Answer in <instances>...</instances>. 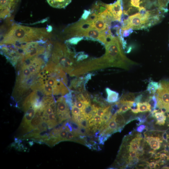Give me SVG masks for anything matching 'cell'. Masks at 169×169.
Here are the masks:
<instances>
[{"label":"cell","instance_id":"obj_21","mask_svg":"<svg viewBox=\"0 0 169 169\" xmlns=\"http://www.w3.org/2000/svg\"><path fill=\"white\" fill-rule=\"evenodd\" d=\"M159 87V83L152 80L150 81L147 86L146 91L150 94H155Z\"/></svg>","mask_w":169,"mask_h":169},{"label":"cell","instance_id":"obj_26","mask_svg":"<svg viewBox=\"0 0 169 169\" xmlns=\"http://www.w3.org/2000/svg\"><path fill=\"white\" fill-rule=\"evenodd\" d=\"M68 131L65 129L64 126V128L59 132L58 136L61 142L66 141Z\"/></svg>","mask_w":169,"mask_h":169},{"label":"cell","instance_id":"obj_46","mask_svg":"<svg viewBox=\"0 0 169 169\" xmlns=\"http://www.w3.org/2000/svg\"></svg>","mask_w":169,"mask_h":169},{"label":"cell","instance_id":"obj_2","mask_svg":"<svg viewBox=\"0 0 169 169\" xmlns=\"http://www.w3.org/2000/svg\"><path fill=\"white\" fill-rule=\"evenodd\" d=\"M50 36L49 29L15 24L4 35L0 44L23 43L47 39Z\"/></svg>","mask_w":169,"mask_h":169},{"label":"cell","instance_id":"obj_31","mask_svg":"<svg viewBox=\"0 0 169 169\" xmlns=\"http://www.w3.org/2000/svg\"><path fill=\"white\" fill-rule=\"evenodd\" d=\"M72 116H76L81 113L80 110L75 105H73L71 110Z\"/></svg>","mask_w":169,"mask_h":169},{"label":"cell","instance_id":"obj_24","mask_svg":"<svg viewBox=\"0 0 169 169\" xmlns=\"http://www.w3.org/2000/svg\"><path fill=\"white\" fill-rule=\"evenodd\" d=\"M66 102L69 106L70 110L73 106L72 91L69 89V92L64 96Z\"/></svg>","mask_w":169,"mask_h":169},{"label":"cell","instance_id":"obj_16","mask_svg":"<svg viewBox=\"0 0 169 169\" xmlns=\"http://www.w3.org/2000/svg\"><path fill=\"white\" fill-rule=\"evenodd\" d=\"M51 7L57 8H64L68 5L72 0H46Z\"/></svg>","mask_w":169,"mask_h":169},{"label":"cell","instance_id":"obj_5","mask_svg":"<svg viewBox=\"0 0 169 169\" xmlns=\"http://www.w3.org/2000/svg\"><path fill=\"white\" fill-rule=\"evenodd\" d=\"M155 95L157 100V107L163 112L169 113V80L160 81Z\"/></svg>","mask_w":169,"mask_h":169},{"label":"cell","instance_id":"obj_12","mask_svg":"<svg viewBox=\"0 0 169 169\" xmlns=\"http://www.w3.org/2000/svg\"><path fill=\"white\" fill-rule=\"evenodd\" d=\"M74 92H81L86 90L84 84V76L77 77L72 79L69 87Z\"/></svg>","mask_w":169,"mask_h":169},{"label":"cell","instance_id":"obj_45","mask_svg":"<svg viewBox=\"0 0 169 169\" xmlns=\"http://www.w3.org/2000/svg\"><path fill=\"white\" fill-rule=\"evenodd\" d=\"M168 126H169V124L168 125Z\"/></svg>","mask_w":169,"mask_h":169},{"label":"cell","instance_id":"obj_14","mask_svg":"<svg viewBox=\"0 0 169 169\" xmlns=\"http://www.w3.org/2000/svg\"><path fill=\"white\" fill-rule=\"evenodd\" d=\"M145 140L150 147L155 151L160 148L161 143L162 142V138L157 136H147Z\"/></svg>","mask_w":169,"mask_h":169},{"label":"cell","instance_id":"obj_8","mask_svg":"<svg viewBox=\"0 0 169 169\" xmlns=\"http://www.w3.org/2000/svg\"><path fill=\"white\" fill-rule=\"evenodd\" d=\"M106 33L101 32L94 28H90L76 33L74 37L85 36L97 39L105 44L107 41Z\"/></svg>","mask_w":169,"mask_h":169},{"label":"cell","instance_id":"obj_43","mask_svg":"<svg viewBox=\"0 0 169 169\" xmlns=\"http://www.w3.org/2000/svg\"><path fill=\"white\" fill-rule=\"evenodd\" d=\"M156 162L154 161H151L150 162H149L148 163V166L150 169H155V166Z\"/></svg>","mask_w":169,"mask_h":169},{"label":"cell","instance_id":"obj_6","mask_svg":"<svg viewBox=\"0 0 169 169\" xmlns=\"http://www.w3.org/2000/svg\"><path fill=\"white\" fill-rule=\"evenodd\" d=\"M56 115L59 124L70 119L69 108L64 96L59 97L56 101Z\"/></svg>","mask_w":169,"mask_h":169},{"label":"cell","instance_id":"obj_36","mask_svg":"<svg viewBox=\"0 0 169 169\" xmlns=\"http://www.w3.org/2000/svg\"><path fill=\"white\" fill-rule=\"evenodd\" d=\"M131 5L136 8H139L140 4L141 3L140 2V0H131Z\"/></svg>","mask_w":169,"mask_h":169},{"label":"cell","instance_id":"obj_23","mask_svg":"<svg viewBox=\"0 0 169 169\" xmlns=\"http://www.w3.org/2000/svg\"><path fill=\"white\" fill-rule=\"evenodd\" d=\"M135 98L134 93L128 92L122 95L119 100L123 101H134Z\"/></svg>","mask_w":169,"mask_h":169},{"label":"cell","instance_id":"obj_37","mask_svg":"<svg viewBox=\"0 0 169 169\" xmlns=\"http://www.w3.org/2000/svg\"><path fill=\"white\" fill-rule=\"evenodd\" d=\"M93 117L97 123L101 124L102 123L103 120L101 117L95 115Z\"/></svg>","mask_w":169,"mask_h":169},{"label":"cell","instance_id":"obj_7","mask_svg":"<svg viewBox=\"0 0 169 169\" xmlns=\"http://www.w3.org/2000/svg\"><path fill=\"white\" fill-rule=\"evenodd\" d=\"M92 23L82 18L66 28L64 30L68 37H74L76 33L92 28Z\"/></svg>","mask_w":169,"mask_h":169},{"label":"cell","instance_id":"obj_25","mask_svg":"<svg viewBox=\"0 0 169 169\" xmlns=\"http://www.w3.org/2000/svg\"><path fill=\"white\" fill-rule=\"evenodd\" d=\"M112 135L109 134H100L98 137V144L104 145L105 142Z\"/></svg>","mask_w":169,"mask_h":169},{"label":"cell","instance_id":"obj_19","mask_svg":"<svg viewBox=\"0 0 169 169\" xmlns=\"http://www.w3.org/2000/svg\"><path fill=\"white\" fill-rule=\"evenodd\" d=\"M154 113L155 118L156 120L155 124L160 125H164L165 124L166 117L165 113L160 109Z\"/></svg>","mask_w":169,"mask_h":169},{"label":"cell","instance_id":"obj_34","mask_svg":"<svg viewBox=\"0 0 169 169\" xmlns=\"http://www.w3.org/2000/svg\"><path fill=\"white\" fill-rule=\"evenodd\" d=\"M94 75V74L89 73L84 76V84L85 86L89 80L91 79L92 77Z\"/></svg>","mask_w":169,"mask_h":169},{"label":"cell","instance_id":"obj_35","mask_svg":"<svg viewBox=\"0 0 169 169\" xmlns=\"http://www.w3.org/2000/svg\"><path fill=\"white\" fill-rule=\"evenodd\" d=\"M129 144L130 147L132 149L136 151L138 150L139 148V145L137 143L131 141Z\"/></svg>","mask_w":169,"mask_h":169},{"label":"cell","instance_id":"obj_39","mask_svg":"<svg viewBox=\"0 0 169 169\" xmlns=\"http://www.w3.org/2000/svg\"><path fill=\"white\" fill-rule=\"evenodd\" d=\"M146 127V125H141L139 126H137L136 130L138 132H142L144 130Z\"/></svg>","mask_w":169,"mask_h":169},{"label":"cell","instance_id":"obj_15","mask_svg":"<svg viewBox=\"0 0 169 169\" xmlns=\"http://www.w3.org/2000/svg\"><path fill=\"white\" fill-rule=\"evenodd\" d=\"M105 90L107 95V98L105 100L108 103H115L120 99L119 94L117 92L108 87L105 88Z\"/></svg>","mask_w":169,"mask_h":169},{"label":"cell","instance_id":"obj_27","mask_svg":"<svg viewBox=\"0 0 169 169\" xmlns=\"http://www.w3.org/2000/svg\"><path fill=\"white\" fill-rule=\"evenodd\" d=\"M83 38V37H74L67 40L66 41V42L70 44H76Z\"/></svg>","mask_w":169,"mask_h":169},{"label":"cell","instance_id":"obj_22","mask_svg":"<svg viewBox=\"0 0 169 169\" xmlns=\"http://www.w3.org/2000/svg\"><path fill=\"white\" fill-rule=\"evenodd\" d=\"M147 102L151 106V111L150 112H153L158 107L157 100L155 94L152 96H149Z\"/></svg>","mask_w":169,"mask_h":169},{"label":"cell","instance_id":"obj_11","mask_svg":"<svg viewBox=\"0 0 169 169\" xmlns=\"http://www.w3.org/2000/svg\"><path fill=\"white\" fill-rule=\"evenodd\" d=\"M107 7L108 10L112 15L114 20L120 21L122 13L120 0H117L113 4H107Z\"/></svg>","mask_w":169,"mask_h":169},{"label":"cell","instance_id":"obj_17","mask_svg":"<svg viewBox=\"0 0 169 169\" xmlns=\"http://www.w3.org/2000/svg\"><path fill=\"white\" fill-rule=\"evenodd\" d=\"M107 9V4L97 2L93 6L90 11L91 13H95L99 16Z\"/></svg>","mask_w":169,"mask_h":169},{"label":"cell","instance_id":"obj_32","mask_svg":"<svg viewBox=\"0 0 169 169\" xmlns=\"http://www.w3.org/2000/svg\"><path fill=\"white\" fill-rule=\"evenodd\" d=\"M74 105L79 108L82 112H83L85 106L84 103L81 101H77Z\"/></svg>","mask_w":169,"mask_h":169},{"label":"cell","instance_id":"obj_4","mask_svg":"<svg viewBox=\"0 0 169 169\" xmlns=\"http://www.w3.org/2000/svg\"><path fill=\"white\" fill-rule=\"evenodd\" d=\"M154 25L150 11L143 13L139 12L129 16L122 22L121 31L131 29H146Z\"/></svg>","mask_w":169,"mask_h":169},{"label":"cell","instance_id":"obj_3","mask_svg":"<svg viewBox=\"0 0 169 169\" xmlns=\"http://www.w3.org/2000/svg\"><path fill=\"white\" fill-rule=\"evenodd\" d=\"M76 54L65 44L56 43L49 60L69 74L76 65Z\"/></svg>","mask_w":169,"mask_h":169},{"label":"cell","instance_id":"obj_30","mask_svg":"<svg viewBox=\"0 0 169 169\" xmlns=\"http://www.w3.org/2000/svg\"><path fill=\"white\" fill-rule=\"evenodd\" d=\"M129 151V161L136 157H139L137 155L136 151L131 149L130 146Z\"/></svg>","mask_w":169,"mask_h":169},{"label":"cell","instance_id":"obj_10","mask_svg":"<svg viewBox=\"0 0 169 169\" xmlns=\"http://www.w3.org/2000/svg\"><path fill=\"white\" fill-rule=\"evenodd\" d=\"M37 111L33 107H30L25 112L21 124L19 128L18 132L21 136L35 115Z\"/></svg>","mask_w":169,"mask_h":169},{"label":"cell","instance_id":"obj_18","mask_svg":"<svg viewBox=\"0 0 169 169\" xmlns=\"http://www.w3.org/2000/svg\"><path fill=\"white\" fill-rule=\"evenodd\" d=\"M114 115L117 125L118 132H120L126 125L125 118L122 114L120 113L116 112Z\"/></svg>","mask_w":169,"mask_h":169},{"label":"cell","instance_id":"obj_33","mask_svg":"<svg viewBox=\"0 0 169 169\" xmlns=\"http://www.w3.org/2000/svg\"><path fill=\"white\" fill-rule=\"evenodd\" d=\"M78 124L80 127H83L86 129L88 128L89 127L88 121L86 119H84L81 120L79 122Z\"/></svg>","mask_w":169,"mask_h":169},{"label":"cell","instance_id":"obj_44","mask_svg":"<svg viewBox=\"0 0 169 169\" xmlns=\"http://www.w3.org/2000/svg\"><path fill=\"white\" fill-rule=\"evenodd\" d=\"M160 164L158 163H156L155 169L159 168H160Z\"/></svg>","mask_w":169,"mask_h":169},{"label":"cell","instance_id":"obj_28","mask_svg":"<svg viewBox=\"0 0 169 169\" xmlns=\"http://www.w3.org/2000/svg\"><path fill=\"white\" fill-rule=\"evenodd\" d=\"M88 55L87 54H84L83 52H79L75 55V59L76 62H80L81 61L86 59L88 58Z\"/></svg>","mask_w":169,"mask_h":169},{"label":"cell","instance_id":"obj_13","mask_svg":"<svg viewBox=\"0 0 169 169\" xmlns=\"http://www.w3.org/2000/svg\"><path fill=\"white\" fill-rule=\"evenodd\" d=\"M111 23L98 16L97 18L92 23V28L101 32H106L110 28Z\"/></svg>","mask_w":169,"mask_h":169},{"label":"cell","instance_id":"obj_20","mask_svg":"<svg viewBox=\"0 0 169 169\" xmlns=\"http://www.w3.org/2000/svg\"><path fill=\"white\" fill-rule=\"evenodd\" d=\"M137 109L138 113L150 112L151 111L150 105L147 101L137 103Z\"/></svg>","mask_w":169,"mask_h":169},{"label":"cell","instance_id":"obj_38","mask_svg":"<svg viewBox=\"0 0 169 169\" xmlns=\"http://www.w3.org/2000/svg\"><path fill=\"white\" fill-rule=\"evenodd\" d=\"M91 13V11L84 10V13L82 16V18L86 19Z\"/></svg>","mask_w":169,"mask_h":169},{"label":"cell","instance_id":"obj_41","mask_svg":"<svg viewBox=\"0 0 169 169\" xmlns=\"http://www.w3.org/2000/svg\"><path fill=\"white\" fill-rule=\"evenodd\" d=\"M162 137L163 139L167 142H168V139H169V135L166 132H165L162 134Z\"/></svg>","mask_w":169,"mask_h":169},{"label":"cell","instance_id":"obj_40","mask_svg":"<svg viewBox=\"0 0 169 169\" xmlns=\"http://www.w3.org/2000/svg\"><path fill=\"white\" fill-rule=\"evenodd\" d=\"M143 97V95L142 94L138 95L136 97H135L134 102L137 103L141 102L142 100Z\"/></svg>","mask_w":169,"mask_h":169},{"label":"cell","instance_id":"obj_1","mask_svg":"<svg viewBox=\"0 0 169 169\" xmlns=\"http://www.w3.org/2000/svg\"><path fill=\"white\" fill-rule=\"evenodd\" d=\"M105 45V52L102 56L80 62L78 69L81 74L110 67L128 70L131 66L137 64L124 54L120 37L107 38Z\"/></svg>","mask_w":169,"mask_h":169},{"label":"cell","instance_id":"obj_42","mask_svg":"<svg viewBox=\"0 0 169 169\" xmlns=\"http://www.w3.org/2000/svg\"><path fill=\"white\" fill-rule=\"evenodd\" d=\"M96 123L93 117L91 118L88 120L89 126L95 125Z\"/></svg>","mask_w":169,"mask_h":169},{"label":"cell","instance_id":"obj_9","mask_svg":"<svg viewBox=\"0 0 169 169\" xmlns=\"http://www.w3.org/2000/svg\"><path fill=\"white\" fill-rule=\"evenodd\" d=\"M18 0H0V18H5L11 15Z\"/></svg>","mask_w":169,"mask_h":169},{"label":"cell","instance_id":"obj_29","mask_svg":"<svg viewBox=\"0 0 169 169\" xmlns=\"http://www.w3.org/2000/svg\"><path fill=\"white\" fill-rule=\"evenodd\" d=\"M112 115L110 109L105 112L102 117L103 122L104 123H107Z\"/></svg>","mask_w":169,"mask_h":169}]
</instances>
